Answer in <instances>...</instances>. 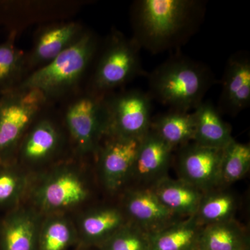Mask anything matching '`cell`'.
I'll return each instance as SVG.
<instances>
[{"label": "cell", "instance_id": "6da1fadb", "mask_svg": "<svg viewBox=\"0 0 250 250\" xmlns=\"http://www.w3.org/2000/svg\"><path fill=\"white\" fill-rule=\"evenodd\" d=\"M205 1L139 0L131 6L132 39L152 54L187 43L203 22Z\"/></svg>", "mask_w": 250, "mask_h": 250}, {"label": "cell", "instance_id": "7a4b0ae2", "mask_svg": "<svg viewBox=\"0 0 250 250\" xmlns=\"http://www.w3.org/2000/svg\"><path fill=\"white\" fill-rule=\"evenodd\" d=\"M215 81L207 65L177 54L149 74L148 94L170 110L190 112L203 103Z\"/></svg>", "mask_w": 250, "mask_h": 250}, {"label": "cell", "instance_id": "3957f363", "mask_svg": "<svg viewBox=\"0 0 250 250\" xmlns=\"http://www.w3.org/2000/svg\"><path fill=\"white\" fill-rule=\"evenodd\" d=\"M97 49L96 36L84 31L73 45L52 62L26 75L16 87L41 90L49 100L70 93L84 76Z\"/></svg>", "mask_w": 250, "mask_h": 250}, {"label": "cell", "instance_id": "277c9868", "mask_svg": "<svg viewBox=\"0 0 250 250\" xmlns=\"http://www.w3.org/2000/svg\"><path fill=\"white\" fill-rule=\"evenodd\" d=\"M141 49L134 39L112 31L97 62L89 91L106 96L143 75Z\"/></svg>", "mask_w": 250, "mask_h": 250}, {"label": "cell", "instance_id": "5b68a950", "mask_svg": "<svg viewBox=\"0 0 250 250\" xmlns=\"http://www.w3.org/2000/svg\"><path fill=\"white\" fill-rule=\"evenodd\" d=\"M49 100L41 90L18 87L0 93V163L22 141Z\"/></svg>", "mask_w": 250, "mask_h": 250}, {"label": "cell", "instance_id": "8992f818", "mask_svg": "<svg viewBox=\"0 0 250 250\" xmlns=\"http://www.w3.org/2000/svg\"><path fill=\"white\" fill-rule=\"evenodd\" d=\"M106 135L143 139L150 130L152 98L141 90H125L104 98Z\"/></svg>", "mask_w": 250, "mask_h": 250}, {"label": "cell", "instance_id": "52a82bcc", "mask_svg": "<svg viewBox=\"0 0 250 250\" xmlns=\"http://www.w3.org/2000/svg\"><path fill=\"white\" fill-rule=\"evenodd\" d=\"M104 98L88 91L75 98L65 110V125L81 152L97 154L106 135Z\"/></svg>", "mask_w": 250, "mask_h": 250}, {"label": "cell", "instance_id": "ba28073f", "mask_svg": "<svg viewBox=\"0 0 250 250\" xmlns=\"http://www.w3.org/2000/svg\"><path fill=\"white\" fill-rule=\"evenodd\" d=\"M223 149L191 142L179 148L180 179L205 192L220 187V166Z\"/></svg>", "mask_w": 250, "mask_h": 250}, {"label": "cell", "instance_id": "9c48e42d", "mask_svg": "<svg viewBox=\"0 0 250 250\" xmlns=\"http://www.w3.org/2000/svg\"><path fill=\"white\" fill-rule=\"evenodd\" d=\"M49 174L34 192V200L45 212H58L76 207L88 196V187L80 174L62 168Z\"/></svg>", "mask_w": 250, "mask_h": 250}, {"label": "cell", "instance_id": "30bf717a", "mask_svg": "<svg viewBox=\"0 0 250 250\" xmlns=\"http://www.w3.org/2000/svg\"><path fill=\"white\" fill-rule=\"evenodd\" d=\"M143 139L115 135H105L103 138L97 154L104 185L109 191H117L127 182Z\"/></svg>", "mask_w": 250, "mask_h": 250}, {"label": "cell", "instance_id": "8fae6325", "mask_svg": "<svg viewBox=\"0 0 250 250\" xmlns=\"http://www.w3.org/2000/svg\"><path fill=\"white\" fill-rule=\"evenodd\" d=\"M123 206L128 221L149 235L182 218L166 208L150 188L129 189L123 197Z\"/></svg>", "mask_w": 250, "mask_h": 250}, {"label": "cell", "instance_id": "7c38bea8", "mask_svg": "<svg viewBox=\"0 0 250 250\" xmlns=\"http://www.w3.org/2000/svg\"><path fill=\"white\" fill-rule=\"evenodd\" d=\"M174 149L149 130L140 143L127 182L136 184L134 188L152 187L161 179L167 177Z\"/></svg>", "mask_w": 250, "mask_h": 250}, {"label": "cell", "instance_id": "4fadbf2b", "mask_svg": "<svg viewBox=\"0 0 250 250\" xmlns=\"http://www.w3.org/2000/svg\"><path fill=\"white\" fill-rule=\"evenodd\" d=\"M250 104V58L238 52L229 59L222 80L218 111L236 116Z\"/></svg>", "mask_w": 250, "mask_h": 250}, {"label": "cell", "instance_id": "5bb4252c", "mask_svg": "<svg viewBox=\"0 0 250 250\" xmlns=\"http://www.w3.org/2000/svg\"><path fill=\"white\" fill-rule=\"evenodd\" d=\"M83 31L82 26L74 22L57 24L42 29L27 57V70L34 71L52 62L73 45Z\"/></svg>", "mask_w": 250, "mask_h": 250}, {"label": "cell", "instance_id": "9a60e30c", "mask_svg": "<svg viewBox=\"0 0 250 250\" xmlns=\"http://www.w3.org/2000/svg\"><path fill=\"white\" fill-rule=\"evenodd\" d=\"M40 227L32 211L20 208L11 212L1 227L2 250H36Z\"/></svg>", "mask_w": 250, "mask_h": 250}, {"label": "cell", "instance_id": "2e32d148", "mask_svg": "<svg viewBox=\"0 0 250 250\" xmlns=\"http://www.w3.org/2000/svg\"><path fill=\"white\" fill-rule=\"evenodd\" d=\"M161 203L180 218L196 214L205 192L182 179L174 180L167 177L150 187Z\"/></svg>", "mask_w": 250, "mask_h": 250}, {"label": "cell", "instance_id": "e0dca14e", "mask_svg": "<svg viewBox=\"0 0 250 250\" xmlns=\"http://www.w3.org/2000/svg\"><path fill=\"white\" fill-rule=\"evenodd\" d=\"M21 142V155L23 160L39 163L49 159L58 150L60 146V131L49 118L34 122Z\"/></svg>", "mask_w": 250, "mask_h": 250}, {"label": "cell", "instance_id": "ac0fdd59", "mask_svg": "<svg viewBox=\"0 0 250 250\" xmlns=\"http://www.w3.org/2000/svg\"><path fill=\"white\" fill-rule=\"evenodd\" d=\"M195 135L193 142L201 146L223 149L233 141L229 125L210 102H203L193 111Z\"/></svg>", "mask_w": 250, "mask_h": 250}, {"label": "cell", "instance_id": "d6986e66", "mask_svg": "<svg viewBox=\"0 0 250 250\" xmlns=\"http://www.w3.org/2000/svg\"><path fill=\"white\" fill-rule=\"evenodd\" d=\"M204 227L196 217L179 219L149 235V250H195Z\"/></svg>", "mask_w": 250, "mask_h": 250}, {"label": "cell", "instance_id": "ffe728a7", "mask_svg": "<svg viewBox=\"0 0 250 250\" xmlns=\"http://www.w3.org/2000/svg\"><path fill=\"white\" fill-rule=\"evenodd\" d=\"M150 130L174 149L193 142V113L170 110L152 118Z\"/></svg>", "mask_w": 250, "mask_h": 250}, {"label": "cell", "instance_id": "44dd1931", "mask_svg": "<svg viewBox=\"0 0 250 250\" xmlns=\"http://www.w3.org/2000/svg\"><path fill=\"white\" fill-rule=\"evenodd\" d=\"M127 222L123 210L115 207H103L82 217L81 233L90 243L103 244Z\"/></svg>", "mask_w": 250, "mask_h": 250}, {"label": "cell", "instance_id": "7402d4cb", "mask_svg": "<svg viewBox=\"0 0 250 250\" xmlns=\"http://www.w3.org/2000/svg\"><path fill=\"white\" fill-rule=\"evenodd\" d=\"M246 235L233 220L207 225L202 229L198 250H244Z\"/></svg>", "mask_w": 250, "mask_h": 250}, {"label": "cell", "instance_id": "603a6c76", "mask_svg": "<svg viewBox=\"0 0 250 250\" xmlns=\"http://www.w3.org/2000/svg\"><path fill=\"white\" fill-rule=\"evenodd\" d=\"M15 36L0 44V93L17 86L27 70V56L15 45Z\"/></svg>", "mask_w": 250, "mask_h": 250}, {"label": "cell", "instance_id": "cb8c5ba5", "mask_svg": "<svg viewBox=\"0 0 250 250\" xmlns=\"http://www.w3.org/2000/svg\"><path fill=\"white\" fill-rule=\"evenodd\" d=\"M236 198L231 192L212 190L206 192L195 216L202 226L233 220Z\"/></svg>", "mask_w": 250, "mask_h": 250}, {"label": "cell", "instance_id": "d4e9b609", "mask_svg": "<svg viewBox=\"0 0 250 250\" xmlns=\"http://www.w3.org/2000/svg\"><path fill=\"white\" fill-rule=\"evenodd\" d=\"M250 145L232 142L224 148L220 166V185L225 186L243 178L250 170Z\"/></svg>", "mask_w": 250, "mask_h": 250}, {"label": "cell", "instance_id": "484cf974", "mask_svg": "<svg viewBox=\"0 0 250 250\" xmlns=\"http://www.w3.org/2000/svg\"><path fill=\"white\" fill-rule=\"evenodd\" d=\"M75 236L72 224L62 217H50L40 227L39 250H65Z\"/></svg>", "mask_w": 250, "mask_h": 250}, {"label": "cell", "instance_id": "4316f807", "mask_svg": "<svg viewBox=\"0 0 250 250\" xmlns=\"http://www.w3.org/2000/svg\"><path fill=\"white\" fill-rule=\"evenodd\" d=\"M103 245L104 250H149V234L128 221Z\"/></svg>", "mask_w": 250, "mask_h": 250}, {"label": "cell", "instance_id": "83f0119b", "mask_svg": "<svg viewBox=\"0 0 250 250\" xmlns=\"http://www.w3.org/2000/svg\"><path fill=\"white\" fill-rule=\"evenodd\" d=\"M24 176L9 167L0 168V206L9 207L17 203L25 190Z\"/></svg>", "mask_w": 250, "mask_h": 250}]
</instances>
